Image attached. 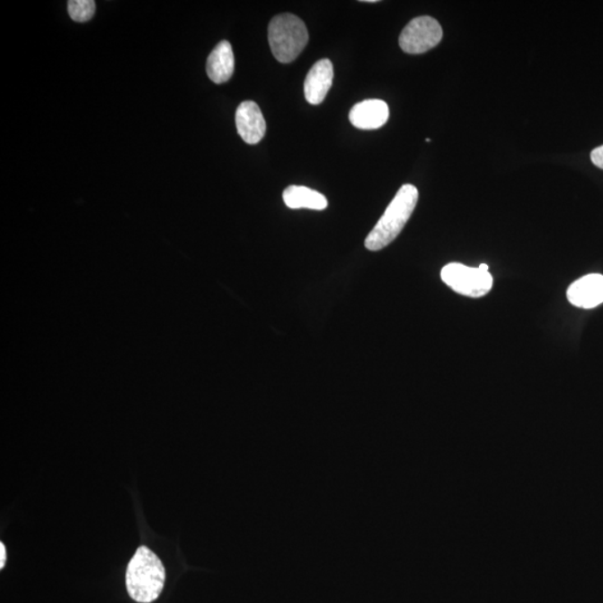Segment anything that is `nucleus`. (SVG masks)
<instances>
[{"instance_id":"obj_8","label":"nucleus","mask_w":603,"mask_h":603,"mask_svg":"<svg viewBox=\"0 0 603 603\" xmlns=\"http://www.w3.org/2000/svg\"><path fill=\"white\" fill-rule=\"evenodd\" d=\"M572 306L581 308H593L603 303V276L589 274L575 280L566 292Z\"/></svg>"},{"instance_id":"obj_5","label":"nucleus","mask_w":603,"mask_h":603,"mask_svg":"<svg viewBox=\"0 0 603 603\" xmlns=\"http://www.w3.org/2000/svg\"><path fill=\"white\" fill-rule=\"evenodd\" d=\"M443 39V29L430 16L415 18L404 27L399 38L400 48L404 53L422 54L436 48Z\"/></svg>"},{"instance_id":"obj_2","label":"nucleus","mask_w":603,"mask_h":603,"mask_svg":"<svg viewBox=\"0 0 603 603\" xmlns=\"http://www.w3.org/2000/svg\"><path fill=\"white\" fill-rule=\"evenodd\" d=\"M165 570L161 560L146 546H140L127 569V590L133 600L150 603L164 590Z\"/></svg>"},{"instance_id":"obj_7","label":"nucleus","mask_w":603,"mask_h":603,"mask_svg":"<svg viewBox=\"0 0 603 603\" xmlns=\"http://www.w3.org/2000/svg\"><path fill=\"white\" fill-rule=\"evenodd\" d=\"M333 64L328 58L320 59L312 67L304 82V95L313 105L324 102L333 83Z\"/></svg>"},{"instance_id":"obj_15","label":"nucleus","mask_w":603,"mask_h":603,"mask_svg":"<svg viewBox=\"0 0 603 603\" xmlns=\"http://www.w3.org/2000/svg\"><path fill=\"white\" fill-rule=\"evenodd\" d=\"M478 267H480L482 270L489 271V266H487L486 264H481Z\"/></svg>"},{"instance_id":"obj_11","label":"nucleus","mask_w":603,"mask_h":603,"mask_svg":"<svg viewBox=\"0 0 603 603\" xmlns=\"http://www.w3.org/2000/svg\"><path fill=\"white\" fill-rule=\"evenodd\" d=\"M283 200L291 209L324 210L329 206L328 200L322 193L304 186H289L285 189Z\"/></svg>"},{"instance_id":"obj_10","label":"nucleus","mask_w":603,"mask_h":603,"mask_svg":"<svg viewBox=\"0 0 603 603\" xmlns=\"http://www.w3.org/2000/svg\"><path fill=\"white\" fill-rule=\"evenodd\" d=\"M207 75L216 84H223L232 78L235 71V57L229 41L222 40L216 45L207 59Z\"/></svg>"},{"instance_id":"obj_12","label":"nucleus","mask_w":603,"mask_h":603,"mask_svg":"<svg viewBox=\"0 0 603 603\" xmlns=\"http://www.w3.org/2000/svg\"><path fill=\"white\" fill-rule=\"evenodd\" d=\"M95 8L93 0H70L67 4L70 17L77 22L91 21L94 16Z\"/></svg>"},{"instance_id":"obj_14","label":"nucleus","mask_w":603,"mask_h":603,"mask_svg":"<svg viewBox=\"0 0 603 603\" xmlns=\"http://www.w3.org/2000/svg\"><path fill=\"white\" fill-rule=\"evenodd\" d=\"M4 563H6V547L2 542L0 543V569H4Z\"/></svg>"},{"instance_id":"obj_4","label":"nucleus","mask_w":603,"mask_h":603,"mask_svg":"<svg viewBox=\"0 0 603 603\" xmlns=\"http://www.w3.org/2000/svg\"><path fill=\"white\" fill-rule=\"evenodd\" d=\"M440 276L453 291L468 297H484L492 288L490 271L482 270L480 267L450 263L441 270Z\"/></svg>"},{"instance_id":"obj_3","label":"nucleus","mask_w":603,"mask_h":603,"mask_svg":"<svg viewBox=\"0 0 603 603\" xmlns=\"http://www.w3.org/2000/svg\"><path fill=\"white\" fill-rule=\"evenodd\" d=\"M269 43L279 62L291 63L308 43L306 26L301 18L293 13H280L270 22Z\"/></svg>"},{"instance_id":"obj_9","label":"nucleus","mask_w":603,"mask_h":603,"mask_svg":"<svg viewBox=\"0 0 603 603\" xmlns=\"http://www.w3.org/2000/svg\"><path fill=\"white\" fill-rule=\"evenodd\" d=\"M388 104L382 100H365L359 102L349 113L350 122L360 130H376L384 127L389 119Z\"/></svg>"},{"instance_id":"obj_13","label":"nucleus","mask_w":603,"mask_h":603,"mask_svg":"<svg viewBox=\"0 0 603 603\" xmlns=\"http://www.w3.org/2000/svg\"><path fill=\"white\" fill-rule=\"evenodd\" d=\"M591 161L598 168L603 169V146L592 150Z\"/></svg>"},{"instance_id":"obj_1","label":"nucleus","mask_w":603,"mask_h":603,"mask_svg":"<svg viewBox=\"0 0 603 603\" xmlns=\"http://www.w3.org/2000/svg\"><path fill=\"white\" fill-rule=\"evenodd\" d=\"M419 198L418 189L407 183L399 189L390 202L379 222L366 238L367 250L377 252L384 250L393 243L415 210Z\"/></svg>"},{"instance_id":"obj_6","label":"nucleus","mask_w":603,"mask_h":603,"mask_svg":"<svg viewBox=\"0 0 603 603\" xmlns=\"http://www.w3.org/2000/svg\"><path fill=\"white\" fill-rule=\"evenodd\" d=\"M236 128L238 135L248 145H256L266 133V121L259 105L253 101H245L237 108Z\"/></svg>"}]
</instances>
